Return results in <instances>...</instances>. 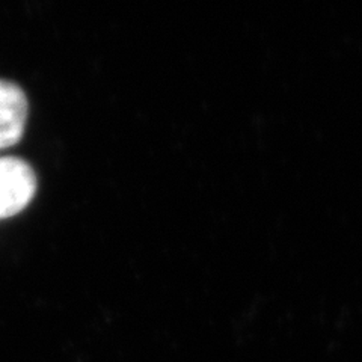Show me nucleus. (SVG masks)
Listing matches in <instances>:
<instances>
[{
    "label": "nucleus",
    "instance_id": "1",
    "mask_svg": "<svg viewBox=\"0 0 362 362\" xmlns=\"http://www.w3.org/2000/svg\"><path fill=\"white\" fill-rule=\"evenodd\" d=\"M38 178L33 168L23 158H0V219L13 218L35 198Z\"/></svg>",
    "mask_w": 362,
    "mask_h": 362
},
{
    "label": "nucleus",
    "instance_id": "2",
    "mask_svg": "<svg viewBox=\"0 0 362 362\" xmlns=\"http://www.w3.org/2000/svg\"><path fill=\"white\" fill-rule=\"evenodd\" d=\"M29 115L28 97L17 83L0 78V148L21 141Z\"/></svg>",
    "mask_w": 362,
    "mask_h": 362
}]
</instances>
